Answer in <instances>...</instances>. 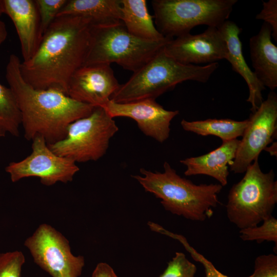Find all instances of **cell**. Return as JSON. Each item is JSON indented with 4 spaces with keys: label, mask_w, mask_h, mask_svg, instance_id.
I'll list each match as a JSON object with an SVG mask.
<instances>
[{
    "label": "cell",
    "mask_w": 277,
    "mask_h": 277,
    "mask_svg": "<svg viewBox=\"0 0 277 277\" xmlns=\"http://www.w3.org/2000/svg\"><path fill=\"white\" fill-rule=\"evenodd\" d=\"M93 25L90 19L82 16L56 17L33 56L20 64L25 81L36 89L66 94L71 77L87 56Z\"/></svg>",
    "instance_id": "cell-1"
},
{
    "label": "cell",
    "mask_w": 277,
    "mask_h": 277,
    "mask_svg": "<svg viewBox=\"0 0 277 277\" xmlns=\"http://www.w3.org/2000/svg\"><path fill=\"white\" fill-rule=\"evenodd\" d=\"M21 63L16 55H10L6 78L21 112L25 138L30 141L41 136L47 144L61 141L69 125L90 114L95 107L56 90L34 88L23 78Z\"/></svg>",
    "instance_id": "cell-2"
},
{
    "label": "cell",
    "mask_w": 277,
    "mask_h": 277,
    "mask_svg": "<svg viewBox=\"0 0 277 277\" xmlns=\"http://www.w3.org/2000/svg\"><path fill=\"white\" fill-rule=\"evenodd\" d=\"M164 172L140 169L141 175H132L146 192L161 200L164 208L172 214L194 221L203 222L210 217L212 208L219 203L220 184L196 185L180 176L165 162Z\"/></svg>",
    "instance_id": "cell-3"
},
{
    "label": "cell",
    "mask_w": 277,
    "mask_h": 277,
    "mask_svg": "<svg viewBox=\"0 0 277 277\" xmlns=\"http://www.w3.org/2000/svg\"><path fill=\"white\" fill-rule=\"evenodd\" d=\"M218 67L217 62L203 66L183 64L167 55L163 49L121 84L110 100L125 103L155 100L183 82L206 83Z\"/></svg>",
    "instance_id": "cell-4"
},
{
    "label": "cell",
    "mask_w": 277,
    "mask_h": 277,
    "mask_svg": "<svg viewBox=\"0 0 277 277\" xmlns=\"http://www.w3.org/2000/svg\"><path fill=\"white\" fill-rule=\"evenodd\" d=\"M171 39L166 37L152 41L137 37L128 32L122 22L111 26L93 25L89 49L83 66L114 63L134 72Z\"/></svg>",
    "instance_id": "cell-5"
},
{
    "label": "cell",
    "mask_w": 277,
    "mask_h": 277,
    "mask_svg": "<svg viewBox=\"0 0 277 277\" xmlns=\"http://www.w3.org/2000/svg\"><path fill=\"white\" fill-rule=\"evenodd\" d=\"M229 190L226 205L229 221L240 229L255 226L272 215L277 203V181L273 169L264 173L259 158Z\"/></svg>",
    "instance_id": "cell-6"
},
{
    "label": "cell",
    "mask_w": 277,
    "mask_h": 277,
    "mask_svg": "<svg viewBox=\"0 0 277 277\" xmlns=\"http://www.w3.org/2000/svg\"><path fill=\"white\" fill-rule=\"evenodd\" d=\"M237 0H153L157 30L174 38L201 25L219 27L230 15Z\"/></svg>",
    "instance_id": "cell-7"
},
{
    "label": "cell",
    "mask_w": 277,
    "mask_h": 277,
    "mask_svg": "<svg viewBox=\"0 0 277 277\" xmlns=\"http://www.w3.org/2000/svg\"><path fill=\"white\" fill-rule=\"evenodd\" d=\"M118 130L113 118L103 108L96 107L89 115L72 123L64 139L47 145L55 154L75 163L97 161L105 155Z\"/></svg>",
    "instance_id": "cell-8"
},
{
    "label": "cell",
    "mask_w": 277,
    "mask_h": 277,
    "mask_svg": "<svg viewBox=\"0 0 277 277\" xmlns=\"http://www.w3.org/2000/svg\"><path fill=\"white\" fill-rule=\"evenodd\" d=\"M33 261L52 277H80L85 266L82 255H74L68 240L51 225L43 223L24 242Z\"/></svg>",
    "instance_id": "cell-9"
},
{
    "label": "cell",
    "mask_w": 277,
    "mask_h": 277,
    "mask_svg": "<svg viewBox=\"0 0 277 277\" xmlns=\"http://www.w3.org/2000/svg\"><path fill=\"white\" fill-rule=\"evenodd\" d=\"M32 141L31 153L20 161L10 163L5 168L11 181L36 177L47 186L71 182L80 170L76 163L54 153L42 136H36Z\"/></svg>",
    "instance_id": "cell-10"
},
{
    "label": "cell",
    "mask_w": 277,
    "mask_h": 277,
    "mask_svg": "<svg viewBox=\"0 0 277 277\" xmlns=\"http://www.w3.org/2000/svg\"><path fill=\"white\" fill-rule=\"evenodd\" d=\"M243 134L235 157L230 165L234 173L246 171L248 167L276 137L277 131V95L270 91L258 109L252 112Z\"/></svg>",
    "instance_id": "cell-11"
},
{
    "label": "cell",
    "mask_w": 277,
    "mask_h": 277,
    "mask_svg": "<svg viewBox=\"0 0 277 277\" xmlns=\"http://www.w3.org/2000/svg\"><path fill=\"white\" fill-rule=\"evenodd\" d=\"M164 52L185 65H199L226 59L227 48L224 38L216 27H208L198 34L188 33L171 39Z\"/></svg>",
    "instance_id": "cell-12"
},
{
    "label": "cell",
    "mask_w": 277,
    "mask_h": 277,
    "mask_svg": "<svg viewBox=\"0 0 277 277\" xmlns=\"http://www.w3.org/2000/svg\"><path fill=\"white\" fill-rule=\"evenodd\" d=\"M120 85L110 65L83 66L71 77L66 94L78 102L103 107Z\"/></svg>",
    "instance_id": "cell-13"
},
{
    "label": "cell",
    "mask_w": 277,
    "mask_h": 277,
    "mask_svg": "<svg viewBox=\"0 0 277 277\" xmlns=\"http://www.w3.org/2000/svg\"><path fill=\"white\" fill-rule=\"evenodd\" d=\"M102 108L112 118L133 119L145 135L161 143L168 138L171 121L179 112L178 110H167L155 100L150 98L125 103L110 100Z\"/></svg>",
    "instance_id": "cell-14"
},
{
    "label": "cell",
    "mask_w": 277,
    "mask_h": 277,
    "mask_svg": "<svg viewBox=\"0 0 277 277\" xmlns=\"http://www.w3.org/2000/svg\"><path fill=\"white\" fill-rule=\"evenodd\" d=\"M3 4L4 13L16 30L23 61H27L34 54L42 40L36 3L33 0H3Z\"/></svg>",
    "instance_id": "cell-15"
},
{
    "label": "cell",
    "mask_w": 277,
    "mask_h": 277,
    "mask_svg": "<svg viewBox=\"0 0 277 277\" xmlns=\"http://www.w3.org/2000/svg\"><path fill=\"white\" fill-rule=\"evenodd\" d=\"M217 28L226 43V60L230 63L233 70L240 74L248 85L249 96L246 101L251 105L250 111L254 112L264 101L262 92L265 87L250 69L244 57L242 44L239 37L242 29L234 22L229 20Z\"/></svg>",
    "instance_id": "cell-16"
},
{
    "label": "cell",
    "mask_w": 277,
    "mask_h": 277,
    "mask_svg": "<svg viewBox=\"0 0 277 277\" xmlns=\"http://www.w3.org/2000/svg\"><path fill=\"white\" fill-rule=\"evenodd\" d=\"M240 143L238 139L223 142L216 149L204 155L186 158L180 163L186 166V176L206 175L211 176L223 187L228 183V165L234 160Z\"/></svg>",
    "instance_id": "cell-17"
},
{
    "label": "cell",
    "mask_w": 277,
    "mask_h": 277,
    "mask_svg": "<svg viewBox=\"0 0 277 277\" xmlns=\"http://www.w3.org/2000/svg\"><path fill=\"white\" fill-rule=\"evenodd\" d=\"M272 29L263 23L249 39L250 57L257 78L271 91L277 87V47L272 42Z\"/></svg>",
    "instance_id": "cell-18"
},
{
    "label": "cell",
    "mask_w": 277,
    "mask_h": 277,
    "mask_svg": "<svg viewBox=\"0 0 277 277\" xmlns=\"http://www.w3.org/2000/svg\"><path fill=\"white\" fill-rule=\"evenodd\" d=\"M77 16L90 19L94 26L121 23V0H68L57 17Z\"/></svg>",
    "instance_id": "cell-19"
},
{
    "label": "cell",
    "mask_w": 277,
    "mask_h": 277,
    "mask_svg": "<svg viewBox=\"0 0 277 277\" xmlns=\"http://www.w3.org/2000/svg\"><path fill=\"white\" fill-rule=\"evenodd\" d=\"M122 20L131 34L146 40L159 41L166 38L157 29L148 11L146 0H121Z\"/></svg>",
    "instance_id": "cell-20"
},
{
    "label": "cell",
    "mask_w": 277,
    "mask_h": 277,
    "mask_svg": "<svg viewBox=\"0 0 277 277\" xmlns=\"http://www.w3.org/2000/svg\"><path fill=\"white\" fill-rule=\"evenodd\" d=\"M181 124L185 131L202 136H216L223 142L242 136L248 124V120L237 121L229 118H209L203 121H187L183 119Z\"/></svg>",
    "instance_id": "cell-21"
},
{
    "label": "cell",
    "mask_w": 277,
    "mask_h": 277,
    "mask_svg": "<svg viewBox=\"0 0 277 277\" xmlns=\"http://www.w3.org/2000/svg\"><path fill=\"white\" fill-rule=\"evenodd\" d=\"M0 117L7 133L14 136L19 135L22 117L11 89L0 83Z\"/></svg>",
    "instance_id": "cell-22"
},
{
    "label": "cell",
    "mask_w": 277,
    "mask_h": 277,
    "mask_svg": "<svg viewBox=\"0 0 277 277\" xmlns=\"http://www.w3.org/2000/svg\"><path fill=\"white\" fill-rule=\"evenodd\" d=\"M261 225L240 230V237L244 241L272 242L277 246V220L272 215L264 220Z\"/></svg>",
    "instance_id": "cell-23"
},
{
    "label": "cell",
    "mask_w": 277,
    "mask_h": 277,
    "mask_svg": "<svg viewBox=\"0 0 277 277\" xmlns=\"http://www.w3.org/2000/svg\"><path fill=\"white\" fill-rule=\"evenodd\" d=\"M68 0H35L40 20V33L42 37Z\"/></svg>",
    "instance_id": "cell-24"
},
{
    "label": "cell",
    "mask_w": 277,
    "mask_h": 277,
    "mask_svg": "<svg viewBox=\"0 0 277 277\" xmlns=\"http://www.w3.org/2000/svg\"><path fill=\"white\" fill-rule=\"evenodd\" d=\"M196 270L195 265L184 253L176 252L159 277H194Z\"/></svg>",
    "instance_id": "cell-25"
},
{
    "label": "cell",
    "mask_w": 277,
    "mask_h": 277,
    "mask_svg": "<svg viewBox=\"0 0 277 277\" xmlns=\"http://www.w3.org/2000/svg\"><path fill=\"white\" fill-rule=\"evenodd\" d=\"M25 262V256L20 251L0 253V277H21Z\"/></svg>",
    "instance_id": "cell-26"
},
{
    "label": "cell",
    "mask_w": 277,
    "mask_h": 277,
    "mask_svg": "<svg viewBox=\"0 0 277 277\" xmlns=\"http://www.w3.org/2000/svg\"><path fill=\"white\" fill-rule=\"evenodd\" d=\"M247 277H277V255L270 253L258 256L253 273Z\"/></svg>",
    "instance_id": "cell-27"
},
{
    "label": "cell",
    "mask_w": 277,
    "mask_h": 277,
    "mask_svg": "<svg viewBox=\"0 0 277 277\" xmlns=\"http://www.w3.org/2000/svg\"><path fill=\"white\" fill-rule=\"evenodd\" d=\"M172 238L178 240L190 253L192 258L202 264L205 270V277H229L218 271L211 262L190 246L184 237L173 234Z\"/></svg>",
    "instance_id": "cell-28"
},
{
    "label": "cell",
    "mask_w": 277,
    "mask_h": 277,
    "mask_svg": "<svg viewBox=\"0 0 277 277\" xmlns=\"http://www.w3.org/2000/svg\"><path fill=\"white\" fill-rule=\"evenodd\" d=\"M256 19L263 20L272 29V36L277 41V1L269 0L263 2V8L255 17Z\"/></svg>",
    "instance_id": "cell-29"
},
{
    "label": "cell",
    "mask_w": 277,
    "mask_h": 277,
    "mask_svg": "<svg viewBox=\"0 0 277 277\" xmlns=\"http://www.w3.org/2000/svg\"><path fill=\"white\" fill-rule=\"evenodd\" d=\"M91 277H118V276L108 264L100 262L94 269Z\"/></svg>",
    "instance_id": "cell-30"
},
{
    "label": "cell",
    "mask_w": 277,
    "mask_h": 277,
    "mask_svg": "<svg viewBox=\"0 0 277 277\" xmlns=\"http://www.w3.org/2000/svg\"><path fill=\"white\" fill-rule=\"evenodd\" d=\"M4 13L3 0H0V16ZM7 31L5 23L0 20V45L6 39Z\"/></svg>",
    "instance_id": "cell-31"
},
{
    "label": "cell",
    "mask_w": 277,
    "mask_h": 277,
    "mask_svg": "<svg viewBox=\"0 0 277 277\" xmlns=\"http://www.w3.org/2000/svg\"><path fill=\"white\" fill-rule=\"evenodd\" d=\"M265 150L268 151L271 155L276 156V142L273 143L271 147H267Z\"/></svg>",
    "instance_id": "cell-32"
},
{
    "label": "cell",
    "mask_w": 277,
    "mask_h": 277,
    "mask_svg": "<svg viewBox=\"0 0 277 277\" xmlns=\"http://www.w3.org/2000/svg\"><path fill=\"white\" fill-rule=\"evenodd\" d=\"M7 133V132L4 126V123L1 118L0 117V137L5 136Z\"/></svg>",
    "instance_id": "cell-33"
}]
</instances>
